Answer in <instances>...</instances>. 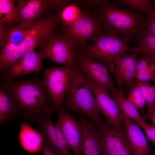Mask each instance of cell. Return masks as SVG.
Instances as JSON below:
<instances>
[{
  "instance_id": "1",
  "label": "cell",
  "mask_w": 155,
  "mask_h": 155,
  "mask_svg": "<svg viewBox=\"0 0 155 155\" xmlns=\"http://www.w3.org/2000/svg\"><path fill=\"white\" fill-rule=\"evenodd\" d=\"M15 101L17 113L27 121H36L50 116L54 110L50 95H48L43 80L34 78L17 80H4Z\"/></svg>"
},
{
  "instance_id": "2",
  "label": "cell",
  "mask_w": 155,
  "mask_h": 155,
  "mask_svg": "<svg viewBox=\"0 0 155 155\" xmlns=\"http://www.w3.org/2000/svg\"><path fill=\"white\" fill-rule=\"evenodd\" d=\"M94 16L105 31L129 42L132 40L139 43L146 28L147 17L144 15L110 2L98 7Z\"/></svg>"
},
{
  "instance_id": "3",
  "label": "cell",
  "mask_w": 155,
  "mask_h": 155,
  "mask_svg": "<svg viewBox=\"0 0 155 155\" xmlns=\"http://www.w3.org/2000/svg\"><path fill=\"white\" fill-rule=\"evenodd\" d=\"M59 23L58 15L51 14L34 22L23 39L19 44L5 45L0 52L1 74L27 53L43 44L54 32Z\"/></svg>"
},
{
  "instance_id": "4",
  "label": "cell",
  "mask_w": 155,
  "mask_h": 155,
  "mask_svg": "<svg viewBox=\"0 0 155 155\" xmlns=\"http://www.w3.org/2000/svg\"><path fill=\"white\" fill-rule=\"evenodd\" d=\"M62 111L69 107L78 114L87 116L96 125L102 121L97 100L83 72L74 71Z\"/></svg>"
},
{
  "instance_id": "5",
  "label": "cell",
  "mask_w": 155,
  "mask_h": 155,
  "mask_svg": "<svg viewBox=\"0 0 155 155\" xmlns=\"http://www.w3.org/2000/svg\"><path fill=\"white\" fill-rule=\"evenodd\" d=\"M92 42L78 51L100 61L109 69L117 59L127 52H131V47L126 39L105 31L99 34Z\"/></svg>"
},
{
  "instance_id": "6",
  "label": "cell",
  "mask_w": 155,
  "mask_h": 155,
  "mask_svg": "<svg viewBox=\"0 0 155 155\" xmlns=\"http://www.w3.org/2000/svg\"><path fill=\"white\" fill-rule=\"evenodd\" d=\"M77 67L68 66L45 69L43 81L51 97L54 110H62V104Z\"/></svg>"
},
{
  "instance_id": "7",
  "label": "cell",
  "mask_w": 155,
  "mask_h": 155,
  "mask_svg": "<svg viewBox=\"0 0 155 155\" xmlns=\"http://www.w3.org/2000/svg\"><path fill=\"white\" fill-rule=\"evenodd\" d=\"M104 31L94 16L84 11L73 24L63 27L62 33L74 48H81Z\"/></svg>"
},
{
  "instance_id": "8",
  "label": "cell",
  "mask_w": 155,
  "mask_h": 155,
  "mask_svg": "<svg viewBox=\"0 0 155 155\" xmlns=\"http://www.w3.org/2000/svg\"><path fill=\"white\" fill-rule=\"evenodd\" d=\"M39 53L43 59L47 58L65 66L77 67L76 52L62 33H53L41 46Z\"/></svg>"
},
{
  "instance_id": "9",
  "label": "cell",
  "mask_w": 155,
  "mask_h": 155,
  "mask_svg": "<svg viewBox=\"0 0 155 155\" xmlns=\"http://www.w3.org/2000/svg\"><path fill=\"white\" fill-rule=\"evenodd\" d=\"M76 52V66L83 72L85 77L107 91H111L114 86L109 69L96 60L78 51Z\"/></svg>"
},
{
  "instance_id": "10",
  "label": "cell",
  "mask_w": 155,
  "mask_h": 155,
  "mask_svg": "<svg viewBox=\"0 0 155 155\" xmlns=\"http://www.w3.org/2000/svg\"><path fill=\"white\" fill-rule=\"evenodd\" d=\"M100 155H116L128 142L125 131L115 129L105 121L95 125Z\"/></svg>"
},
{
  "instance_id": "11",
  "label": "cell",
  "mask_w": 155,
  "mask_h": 155,
  "mask_svg": "<svg viewBox=\"0 0 155 155\" xmlns=\"http://www.w3.org/2000/svg\"><path fill=\"white\" fill-rule=\"evenodd\" d=\"M55 126L61 131L73 155H81L83 132L81 124L70 113L64 111H56Z\"/></svg>"
},
{
  "instance_id": "12",
  "label": "cell",
  "mask_w": 155,
  "mask_h": 155,
  "mask_svg": "<svg viewBox=\"0 0 155 155\" xmlns=\"http://www.w3.org/2000/svg\"><path fill=\"white\" fill-rule=\"evenodd\" d=\"M97 102L105 121L113 128L121 129L123 115L117 103L107 91L85 77Z\"/></svg>"
},
{
  "instance_id": "13",
  "label": "cell",
  "mask_w": 155,
  "mask_h": 155,
  "mask_svg": "<svg viewBox=\"0 0 155 155\" xmlns=\"http://www.w3.org/2000/svg\"><path fill=\"white\" fill-rule=\"evenodd\" d=\"M36 122L44 143L56 155H71L64 137L60 130L53 125L50 116L41 118Z\"/></svg>"
},
{
  "instance_id": "14",
  "label": "cell",
  "mask_w": 155,
  "mask_h": 155,
  "mask_svg": "<svg viewBox=\"0 0 155 155\" xmlns=\"http://www.w3.org/2000/svg\"><path fill=\"white\" fill-rule=\"evenodd\" d=\"M43 59L41 55L34 50L29 52L4 71V80L14 79L26 74L39 72L42 68Z\"/></svg>"
},
{
  "instance_id": "15",
  "label": "cell",
  "mask_w": 155,
  "mask_h": 155,
  "mask_svg": "<svg viewBox=\"0 0 155 155\" xmlns=\"http://www.w3.org/2000/svg\"><path fill=\"white\" fill-rule=\"evenodd\" d=\"M123 121L128 142L134 155H151L154 154L144 135L133 121L123 115Z\"/></svg>"
},
{
  "instance_id": "16",
  "label": "cell",
  "mask_w": 155,
  "mask_h": 155,
  "mask_svg": "<svg viewBox=\"0 0 155 155\" xmlns=\"http://www.w3.org/2000/svg\"><path fill=\"white\" fill-rule=\"evenodd\" d=\"M16 6L20 24L33 22L50 8L49 0H19Z\"/></svg>"
},
{
  "instance_id": "17",
  "label": "cell",
  "mask_w": 155,
  "mask_h": 155,
  "mask_svg": "<svg viewBox=\"0 0 155 155\" xmlns=\"http://www.w3.org/2000/svg\"><path fill=\"white\" fill-rule=\"evenodd\" d=\"M78 115L83 132L81 155H100L97 130L95 124L84 115Z\"/></svg>"
},
{
  "instance_id": "18",
  "label": "cell",
  "mask_w": 155,
  "mask_h": 155,
  "mask_svg": "<svg viewBox=\"0 0 155 155\" xmlns=\"http://www.w3.org/2000/svg\"><path fill=\"white\" fill-rule=\"evenodd\" d=\"M111 71L116 79L118 88L114 87L111 92L113 94V98L115 102L124 115L136 123L140 127L144 121L140 115L138 110L131 102L126 98L122 88V83L118 76L115 69L113 68Z\"/></svg>"
},
{
  "instance_id": "19",
  "label": "cell",
  "mask_w": 155,
  "mask_h": 155,
  "mask_svg": "<svg viewBox=\"0 0 155 155\" xmlns=\"http://www.w3.org/2000/svg\"><path fill=\"white\" fill-rule=\"evenodd\" d=\"M137 53H126L121 55L115 61V69L122 85L131 87L134 79L137 62Z\"/></svg>"
},
{
  "instance_id": "20",
  "label": "cell",
  "mask_w": 155,
  "mask_h": 155,
  "mask_svg": "<svg viewBox=\"0 0 155 155\" xmlns=\"http://www.w3.org/2000/svg\"><path fill=\"white\" fill-rule=\"evenodd\" d=\"M20 123L19 140L22 148L32 153L42 152L43 140L41 133L29 126L26 120Z\"/></svg>"
},
{
  "instance_id": "21",
  "label": "cell",
  "mask_w": 155,
  "mask_h": 155,
  "mask_svg": "<svg viewBox=\"0 0 155 155\" xmlns=\"http://www.w3.org/2000/svg\"><path fill=\"white\" fill-rule=\"evenodd\" d=\"M16 103L7 84L4 81L0 85V124L1 125L17 114Z\"/></svg>"
},
{
  "instance_id": "22",
  "label": "cell",
  "mask_w": 155,
  "mask_h": 155,
  "mask_svg": "<svg viewBox=\"0 0 155 155\" xmlns=\"http://www.w3.org/2000/svg\"><path fill=\"white\" fill-rule=\"evenodd\" d=\"M135 79L145 83L155 81V61L150 57L142 54L137 63Z\"/></svg>"
},
{
  "instance_id": "23",
  "label": "cell",
  "mask_w": 155,
  "mask_h": 155,
  "mask_svg": "<svg viewBox=\"0 0 155 155\" xmlns=\"http://www.w3.org/2000/svg\"><path fill=\"white\" fill-rule=\"evenodd\" d=\"M33 22L20 24L16 26L10 27L7 30L4 40L0 45L1 47L8 44L14 45L19 44L28 32Z\"/></svg>"
},
{
  "instance_id": "24",
  "label": "cell",
  "mask_w": 155,
  "mask_h": 155,
  "mask_svg": "<svg viewBox=\"0 0 155 155\" xmlns=\"http://www.w3.org/2000/svg\"><path fill=\"white\" fill-rule=\"evenodd\" d=\"M15 1L13 0H0V24L11 27L19 22Z\"/></svg>"
},
{
  "instance_id": "25",
  "label": "cell",
  "mask_w": 155,
  "mask_h": 155,
  "mask_svg": "<svg viewBox=\"0 0 155 155\" xmlns=\"http://www.w3.org/2000/svg\"><path fill=\"white\" fill-rule=\"evenodd\" d=\"M139 43L137 46L131 47V52L141 53L155 61V35L145 30Z\"/></svg>"
},
{
  "instance_id": "26",
  "label": "cell",
  "mask_w": 155,
  "mask_h": 155,
  "mask_svg": "<svg viewBox=\"0 0 155 155\" xmlns=\"http://www.w3.org/2000/svg\"><path fill=\"white\" fill-rule=\"evenodd\" d=\"M119 6L123 5L132 11L148 16L151 14L155 9V5L152 1L148 0H119L115 1Z\"/></svg>"
},
{
  "instance_id": "27",
  "label": "cell",
  "mask_w": 155,
  "mask_h": 155,
  "mask_svg": "<svg viewBox=\"0 0 155 155\" xmlns=\"http://www.w3.org/2000/svg\"><path fill=\"white\" fill-rule=\"evenodd\" d=\"M59 20L63 27L70 25L77 21L81 16L82 12L77 4L73 3L61 8Z\"/></svg>"
},
{
  "instance_id": "28",
  "label": "cell",
  "mask_w": 155,
  "mask_h": 155,
  "mask_svg": "<svg viewBox=\"0 0 155 155\" xmlns=\"http://www.w3.org/2000/svg\"><path fill=\"white\" fill-rule=\"evenodd\" d=\"M137 84L146 101L147 111L151 112L155 111V86L148 83L138 81Z\"/></svg>"
},
{
  "instance_id": "29",
  "label": "cell",
  "mask_w": 155,
  "mask_h": 155,
  "mask_svg": "<svg viewBox=\"0 0 155 155\" xmlns=\"http://www.w3.org/2000/svg\"><path fill=\"white\" fill-rule=\"evenodd\" d=\"M127 99L138 110L144 109L146 101L137 84V82H133L130 88Z\"/></svg>"
},
{
  "instance_id": "30",
  "label": "cell",
  "mask_w": 155,
  "mask_h": 155,
  "mask_svg": "<svg viewBox=\"0 0 155 155\" xmlns=\"http://www.w3.org/2000/svg\"><path fill=\"white\" fill-rule=\"evenodd\" d=\"M140 127L144 130L149 140L153 145H155V126L144 121Z\"/></svg>"
},
{
  "instance_id": "31",
  "label": "cell",
  "mask_w": 155,
  "mask_h": 155,
  "mask_svg": "<svg viewBox=\"0 0 155 155\" xmlns=\"http://www.w3.org/2000/svg\"><path fill=\"white\" fill-rule=\"evenodd\" d=\"M146 30L155 35V9L146 18Z\"/></svg>"
},
{
  "instance_id": "32",
  "label": "cell",
  "mask_w": 155,
  "mask_h": 155,
  "mask_svg": "<svg viewBox=\"0 0 155 155\" xmlns=\"http://www.w3.org/2000/svg\"><path fill=\"white\" fill-rule=\"evenodd\" d=\"M79 2L82 5L87 7L97 6L98 7L104 5L109 3L110 1L105 0H82Z\"/></svg>"
},
{
  "instance_id": "33",
  "label": "cell",
  "mask_w": 155,
  "mask_h": 155,
  "mask_svg": "<svg viewBox=\"0 0 155 155\" xmlns=\"http://www.w3.org/2000/svg\"><path fill=\"white\" fill-rule=\"evenodd\" d=\"M50 7L61 9L64 6L73 3L70 0H49Z\"/></svg>"
},
{
  "instance_id": "34",
  "label": "cell",
  "mask_w": 155,
  "mask_h": 155,
  "mask_svg": "<svg viewBox=\"0 0 155 155\" xmlns=\"http://www.w3.org/2000/svg\"><path fill=\"white\" fill-rule=\"evenodd\" d=\"M116 155H134L133 152L128 141L126 145Z\"/></svg>"
},
{
  "instance_id": "35",
  "label": "cell",
  "mask_w": 155,
  "mask_h": 155,
  "mask_svg": "<svg viewBox=\"0 0 155 155\" xmlns=\"http://www.w3.org/2000/svg\"><path fill=\"white\" fill-rule=\"evenodd\" d=\"M142 118L149 120L155 126V111L151 112H147L143 115Z\"/></svg>"
},
{
  "instance_id": "36",
  "label": "cell",
  "mask_w": 155,
  "mask_h": 155,
  "mask_svg": "<svg viewBox=\"0 0 155 155\" xmlns=\"http://www.w3.org/2000/svg\"><path fill=\"white\" fill-rule=\"evenodd\" d=\"M7 29L5 26L0 24V45L2 44L6 34Z\"/></svg>"
},
{
  "instance_id": "37",
  "label": "cell",
  "mask_w": 155,
  "mask_h": 155,
  "mask_svg": "<svg viewBox=\"0 0 155 155\" xmlns=\"http://www.w3.org/2000/svg\"><path fill=\"white\" fill-rule=\"evenodd\" d=\"M42 152L44 155H56L47 145L44 143Z\"/></svg>"
},
{
  "instance_id": "38",
  "label": "cell",
  "mask_w": 155,
  "mask_h": 155,
  "mask_svg": "<svg viewBox=\"0 0 155 155\" xmlns=\"http://www.w3.org/2000/svg\"><path fill=\"white\" fill-rule=\"evenodd\" d=\"M152 1L155 5V0H153Z\"/></svg>"
},
{
  "instance_id": "39",
  "label": "cell",
  "mask_w": 155,
  "mask_h": 155,
  "mask_svg": "<svg viewBox=\"0 0 155 155\" xmlns=\"http://www.w3.org/2000/svg\"><path fill=\"white\" fill-rule=\"evenodd\" d=\"M154 86H155V85Z\"/></svg>"
}]
</instances>
